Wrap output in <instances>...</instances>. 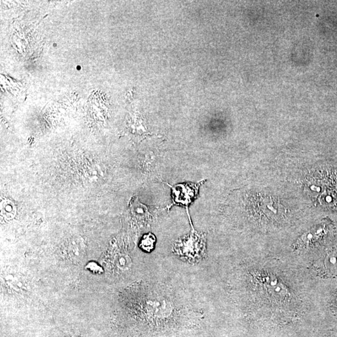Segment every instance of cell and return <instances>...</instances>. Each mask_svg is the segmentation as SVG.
Masks as SVG:
<instances>
[{
  "label": "cell",
  "instance_id": "cell-8",
  "mask_svg": "<svg viewBox=\"0 0 337 337\" xmlns=\"http://www.w3.org/2000/svg\"><path fill=\"white\" fill-rule=\"evenodd\" d=\"M80 68H81L80 66H77V69L78 70H80L81 69Z\"/></svg>",
  "mask_w": 337,
  "mask_h": 337
},
{
  "label": "cell",
  "instance_id": "cell-1",
  "mask_svg": "<svg viewBox=\"0 0 337 337\" xmlns=\"http://www.w3.org/2000/svg\"><path fill=\"white\" fill-rule=\"evenodd\" d=\"M188 217L192 227L191 232L176 242L173 246V251L182 259L189 262H199L206 254V238L205 235L200 234L195 231L191 217Z\"/></svg>",
  "mask_w": 337,
  "mask_h": 337
},
{
  "label": "cell",
  "instance_id": "cell-4",
  "mask_svg": "<svg viewBox=\"0 0 337 337\" xmlns=\"http://www.w3.org/2000/svg\"><path fill=\"white\" fill-rule=\"evenodd\" d=\"M155 243H156V238L152 233H149L144 236L141 241L140 246L144 251L151 252L154 248Z\"/></svg>",
  "mask_w": 337,
  "mask_h": 337
},
{
  "label": "cell",
  "instance_id": "cell-7",
  "mask_svg": "<svg viewBox=\"0 0 337 337\" xmlns=\"http://www.w3.org/2000/svg\"><path fill=\"white\" fill-rule=\"evenodd\" d=\"M119 267H127V262H129L127 258H119Z\"/></svg>",
  "mask_w": 337,
  "mask_h": 337
},
{
  "label": "cell",
  "instance_id": "cell-3",
  "mask_svg": "<svg viewBox=\"0 0 337 337\" xmlns=\"http://www.w3.org/2000/svg\"><path fill=\"white\" fill-rule=\"evenodd\" d=\"M130 211L132 216L138 219H148L149 211L148 208L141 204L138 199H134L130 203Z\"/></svg>",
  "mask_w": 337,
  "mask_h": 337
},
{
  "label": "cell",
  "instance_id": "cell-6",
  "mask_svg": "<svg viewBox=\"0 0 337 337\" xmlns=\"http://www.w3.org/2000/svg\"><path fill=\"white\" fill-rule=\"evenodd\" d=\"M86 268L89 269L91 271H93L94 273H102V268L99 267L98 265H97L96 263L91 262L89 263L88 265L86 266Z\"/></svg>",
  "mask_w": 337,
  "mask_h": 337
},
{
  "label": "cell",
  "instance_id": "cell-5",
  "mask_svg": "<svg viewBox=\"0 0 337 337\" xmlns=\"http://www.w3.org/2000/svg\"><path fill=\"white\" fill-rule=\"evenodd\" d=\"M2 213L5 217H12L15 216L16 213V209L14 205L8 200H4L2 201L1 204Z\"/></svg>",
  "mask_w": 337,
  "mask_h": 337
},
{
  "label": "cell",
  "instance_id": "cell-2",
  "mask_svg": "<svg viewBox=\"0 0 337 337\" xmlns=\"http://www.w3.org/2000/svg\"><path fill=\"white\" fill-rule=\"evenodd\" d=\"M204 181L195 184H178L174 186L167 184L172 189L173 202L170 207L173 205L183 206L188 210L189 206L197 197L199 187Z\"/></svg>",
  "mask_w": 337,
  "mask_h": 337
}]
</instances>
